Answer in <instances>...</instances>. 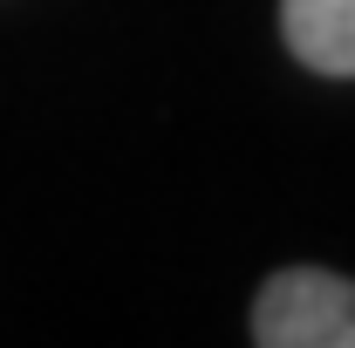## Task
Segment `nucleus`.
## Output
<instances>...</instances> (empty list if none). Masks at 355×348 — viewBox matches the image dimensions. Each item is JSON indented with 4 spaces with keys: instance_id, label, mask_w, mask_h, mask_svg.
I'll return each instance as SVG.
<instances>
[{
    "instance_id": "f257e3e1",
    "label": "nucleus",
    "mask_w": 355,
    "mask_h": 348,
    "mask_svg": "<svg viewBox=\"0 0 355 348\" xmlns=\"http://www.w3.org/2000/svg\"><path fill=\"white\" fill-rule=\"evenodd\" d=\"M260 348H355V280L328 266H287L253 301Z\"/></svg>"
},
{
    "instance_id": "f03ea898",
    "label": "nucleus",
    "mask_w": 355,
    "mask_h": 348,
    "mask_svg": "<svg viewBox=\"0 0 355 348\" xmlns=\"http://www.w3.org/2000/svg\"><path fill=\"white\" fill-rule=\"evenodd\" d=\"M280 35L314 76H355V0H280Z\"/></svg>"
}]
</instances>
